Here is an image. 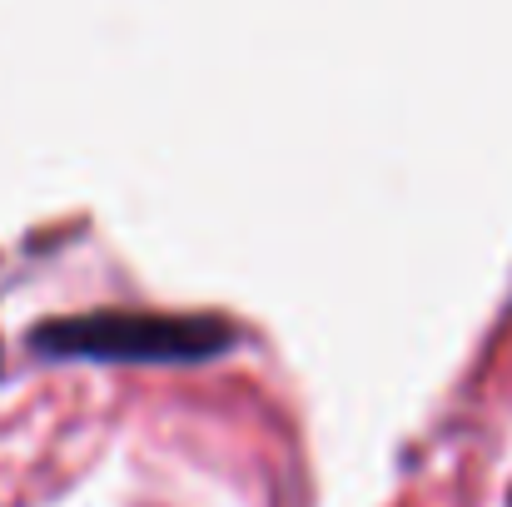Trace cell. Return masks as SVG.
Returning a JSON list of instances; mask_svg holds the SVG:
<instances>
[{
	"label": "cell",
	"mask_w": 512,
	"mask_h": 507,
	"mask_svg": "<svg viewBox=\"0 0 512 507\" xmlns=\"http://www.w3.org/2000/svg\"><path fill=\"white\" fill-rule=\"evenodd\" d=\"M80 353H199V343L189 329H170V324H150L140 338H120L115 324H95V329H65V338H50Z\"/></svg>",
	"instance_id": "6da1fadb"
}]
</instances>
